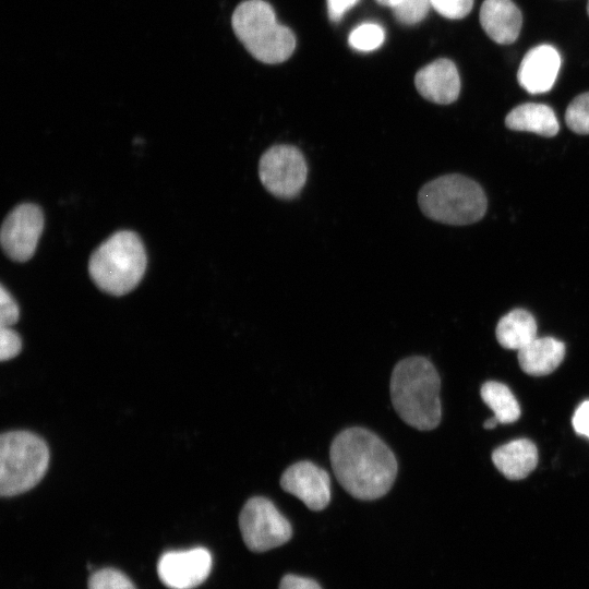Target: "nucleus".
I'll return each instance as SVG.
<instances>
[{"label": "nucleus", "mask_w": 589, "mask_h": 589, "mask_svg": "<svg viewBox=\"0 0 589 589\" xmlns=\"http://www.w3.org/2000/svg\"><path fill=\"white\" fill-rule=\"evenodd\" d=\"M567 127L577 134H589V92L576 96L565 112Z\"/></svg>", "instance_id": "nucleus-21"}, {"label": "nucleus", "mask_w": 589, "mask_h": 589, "mask_svg": "<svg viewBox=\"0 0 589 589\" xmlns=\"http://www.w3.org/2000/svg\"><path fill=\"white\" fill-rule=\"evenodd\" d=\"M505 125L515 131H526L551 137L560 124L553 109L543 104L527 103L515 107L505 118Z\"/></svg>", "instance_id": "nucleus-17"}, {"label": "nucleus", "mask_w": 589, "mask_h": 589, "mask_svg": "<svg viewBox=\"0 0 589 589\" xmlns=\"http://www.w3.org/2000/svg\"><path fill=\"white\" fill-rule=\"evenodd\" d=\"M280 486L314 512L324 509L330 502L328 472L309 460L289 466L280 477Z\"/></svg>", "instance_id": "nucleus-11"}, {"label": "nucleus", "mask_w": 589, "mask_h": 589, "mask_svg": "<svg viewBox=\"0 0 589 589\" xmlns=\"http://www.w3.org/2000/svg\"><path fill=\"white\" fill-rule=\"evenodd\" d=\"M561 67L558 51L550 45L530 49L524 57L517 73L518 83L530 94L549 92Z\"/></svg>", "instance_id": "nucleus-12"}, {"label": "nucleus", "mask_w": 589, "mask_h": 589, "mask_svg": "<svg viewBox=\"0 0 589 589\" xmlns=\"http://www.w3.org/2000/svg\"><path fill=\"white\" fill-rule=\"evenodd\" d=\"M259 177L265 190L275 197L296 199L308 178L305 157L294 145H273L259 160Z\"/></svg>", "instance_id": "nucleus-7"}, {"label": "nucleus", "mask_w": 589, "mask_h": 589, "mask_svg": "<svg viewBox=\"0 0 589 589\" xmlns=\"http://www.w3.org/2000/svg\"><path fill=\"white\" fill-rule=\"evenodd\" d=\"M385 32L375 23H363L349 34V45L359 51H372L382 46Z\"/></svg>", "instance_id": "nucleus-20"}, {"label": "nucleus", "mask_w": 589, "mask_h": 589, "mask_svg": "<svg viewBox=\"0 0 589 589\" xmlns=\"http://www.w3.org/2000/svg\"><path fill=\"white\" fill-rule=\"evenodd\" d=\"M22 340L12 328L0 326V360L7 361L20 353Z\"/></svg>", "instance_id": "nucleus-25"}, {"label": "nucleus", "mask_w": 589, "mask_h": 589, "mask_svg": "<svg viewBox=\"0 0 589 589\" xmlns=\"http://www.w3.org/2000/svg\"><path fill=\"white\" fill-rule=\"evenodd\" d=\"M44 229V215L35 204L13 208L2 223L0 240L4 253L15 262H26L35 253Z\"/></svg>", "instance_id": "nucleus-9"}, {"label": "nucleus", "mask_w": 589, "mask_h": 589, "mask_svg": "<svg viewBox=\"0 0 589 589\" xmlns=\"http://www.w3.org/2000/svg\"><path fill=\"white\" fill-rule=\"evenodd\" d=\"M377 3H380L381 5H385V7H389L392 9H394L400 0H375Z\"/></svg>", "instance_id": "nucleus-31"}, {"label": "nucleus", "mask_w": 589, "mask_h": 589, "mask_svg": "<svg viewBox=\"0 0 589 589\" xmlns=\"http://www.w3.org/2000/svg\"><path fill=\"white\" fill-rule=\"evenodd\" d=\"M421 212L430 219L446 225H469L486 212V196L473 180L450 173L426 182L418 193Z\"/></svg>", "instance_id": "nucleus-4"}, {"label": "nucleus", "mask_w": 589, "mask_h": 589, "mask_svg": "<svg viewBox=\"0 0 589 589\" xmlns=\"http://www.w3.org/2000/svg\"><path fill=\"white\" fill-rule=\"evenodd\" d=\"M498 424V421L495 417L489 418L483 423L484 429H494Z\"/></svg>", "instance_id": "nucleus-30"}, {"label": "nucleus", "mask_w": 589, "mask_h": 589, "mask_svg": "<svg viewBox=\"0 0 589 589\" xmlns=\"http://www.w3.org/2000/svg\"><path fill=\"white\" fill-rule=\"evenodd\" d=\"M279 589H322L320 585L310 578L296 575H286L283 577Z\"/></svg>", "instance_id": "nucleus-28"}, {"label": "nucleus", "mask_w": 589, "mask_h": 589, "mask_svg": "<svg viewBox=\"0 0 589 589\" xmlns=\"http://www.w3.org/2000/svg\"><path fill=\"white\" fill-rule=\"evenodd\" d=\"M537 446L528 438L510 441L492 453L497 470L509 480L526 478L538 465Z\"/></svg>", "instance_id": "nucleus-15"}, {"label": "nucleus", "mask_w": 589, "mask_h": 589, "mask_svg": "<svg viewBox=\"0 0 589 589\" xmlns=\"http://www.w3.org/2000/svg\"><path fill=\"white\" fill-rule=\"evenodd\" d=\"M231 25L245 49L263 63H280L296 48L293 33L277 22L273 8L263 0L241 2L232 13Z\"/></svg>", "instance_id": "nucleus-5"}, {"label": "nucleus", "mask_w": 589, "mask_h": 589, "mask_svg": "<svg viewBox=\"0 0 589 589\" xmlns=\"http://www.w3.org/2000/svg\"><path fill=\"white\" fill-rule=\"evenodd\" d=\"M495 335L502 347L518 351L537 338V322L527 310L514 309L501 317Z\"/></svg>", "instance_id": "nucleus-18"}, {"label": "nucleus", "mask_w": 589, "mask_h": 589, "mask_svg": "<svg viewBox=\"0 0 589 589\" xmlns=\"http://www.w3.org/2000/svg\"><path fill=\"white\" fill-rule=\"evenodd\" d=\"M359 0H327V12L330 21L338 22L344 14Z\"/></svg>", "instance_id": "nucleus-29"}, {"label": "nucleus", "mask_w": 589, "mask_h": 589, "mask_svg": "<svg viewBox=\"0 0 589 589\" xmlns=\"http://www.w3.org/2000/svg\"><path fill=\"white\" fill-rule=\"evenodd\" d=\"M146 252L136 233L121 230L111 235L91 255L89 275L103 291L123 296L141 281L146 269Z\"/></svg>", "instance_id": "nucleus-3"}, {"label": "nucleus", "mask_w": 589, "mask_h": 589, "mask_svg": "<svg viewBox=\"0 0 589 589\" xmlns=\"http://www.w3.org/2000/svg\"><path fill=\"white\" fill-rule=\"evenodd\" d=\"M482 400L494 412L498 423L517 421L521 414L520 406L512 390L496 381L485 382L480 389Z\"/></svg>", "instance_id": "nucleus-19"}, {"label": "nucleus", "mask_w": 589, "mask_h": 589, "mask_svg": "<svg viewBox=\"0 0 589 589\" xmlns=\"http://www.w3.org/2000/svg\"><path fill=\"white\" fill-rule=\"evenodd\" d=\"M212 555L205 548L164 553L157 564L160 581L170 589H193L206 580Z\"/></svg>", "instance_id": "nucleus-10"}, {"label": "nucleus", "mask_w": 589, "mask_h": 589, "mask_svg": "<svg viewBox=\"0 0 589 589\" xmlns=\"http://www.w3.org/2000/svg\"><path fill=\"white\" fill-rule=\"evenodd\" d=\"M49 449L28 431H10L0 437V494L14 496L33 489L45 476Z\"/></svg>", "instance_id": "nucleus-6"}, {"label": "nucleus", "mask_w": 589, "mask_h": 589, "mask_svg": "<svg viewBox=\"0 0 589 589\" xmlns=\"http://www.w3.org/2000/svg\"><path fill=\"white\" fill-rule=\"evenodd\" d=\"M565 357V344L553 337H537L518 350L520 369L533 376L548 375Z\"/></svg>", "instance_id": "nucleus-16"}, {"label": "nucleus", "mask_w": 589, "mask_h": 589, "mask_svg": "<svg viewBox=\"0 0 589 589\" xmlns=\"http://www.w3.org/2000/svg\"><path fill=\"white\" fill-rule=\"evenodd\" d=\"M431 7V0H400L393 11L399 23L413 25L426 16Z\"/></svg>", "instance_id": "nucleus-23"}, {"label": "nucleus", "mask_w": 589, "mask_h": 589, "mask_svg": "<svg viewBox=\"0 0 589 589\" xmlns=\"http://www.w3.org/2000/svg\"><path fill=\"white\" fill-rule=\"evenodd\" d=\"M414 85L423 98L440 105L454 103L460 92L458 71L448 59H437L420 69Z\"/></svg>", "instance_id": "nucleus-13"}, {"label": "nucleus", "mask_w": 589, "mask_h": 589, "mask_svg": "<svg viewBox=\"0 0 589 589\" xmlns=\"http://www.w3.org/2000/svg\"><path fill=\"white\" fill-rule=\"evenodd\" d=\"M20 310L19 305L4 288L0 287V326L10 327L19 321Z\"/></svg>", "instance_id": "nucleus-26"}, {"label": "nucleus", "mask_w": 589, "mask_h": 589, "mask_svg": "<svg viewBox=\"0 0 589 589\" xmlns=\"http://www.w3.org/2000/svg\"><path fill=\"white\" fill-rule=\"evenodd\" d=\"M239 527L245 545L253 552H265L288 542L292 536L290 522L264 496H253L243 505Z\"/></svg>", "instance_id": "nucleus-8"}, {"label": "nucleus", "mask_w": 589, "mask_h": 589, "mask_svg": "<svg viewBox=\"0 0 589 589\" xmlns=\"http://www.w3.org/2000/svg\"><path fill=\"white\" fill-rule=\"evenodd\" d=\"M432 8L447 19H462L472 9L473 0H431Z\"/></svg>", "instance_id": "nucleus-24"}, {"label": "nucleus", "mask_w": 589, "mask_h": 589, "mask_svg": "<svg viewBox=\"0 0 589 589\" xmlns=\"http://www.w3.org/2000/svg\"><path fill=\"white\" fill-rule=\"evenodd\" d=\"M440 375L429 359L412 356L395 364L389 383L390 399L406 424L420 431H430L440 424Z\"/></svg>", "instance_id": "nucleus-2"}, {"label": "nucleus", "mask_w": 589, "mask_h": 589, "mask_svg": "<svg viewBox=\"0 0 589 589\" xmlns=\"http://www.w3.org/2000/svg\"><path fill=\"white\" fill-rule=\"evenodd\" d=\"M479 16L486 35L497 44H512L520 33L521 12L512 0H484Z\"/></svg>", "instance_id": "nucleus-14"}, {"label": "nucleus", "mask_w": 589, "mask_h": 589, "mask_svg": "<svg viewBox=\"0 0 589 589\" xmlns=\"http://www.w3.org/2000/svg\"><path fill=\"white\" fill-rule=\"evenodd\" d=\"M587 13L589 15V0H588V3H587Z\"/></svg>", "instance_id": "nucleus-32"}, {"label": "nucleus", "mask_w": 589, "mask_h": 589, "mask_svg": "<svg viewBox=\"0 0 589 589\" xmlns=\"http://www.w3.org/2000/svg\"><path fill=\"white\" fill-rule=\"evenodd\" d=\"M88 589H136L133 582L120 570L103 568L95 572L88 580Z\"/></svg>", "instance_id": "nucleus-22"}, {"label": "nucleus", "mask_w": 589, "mask_h": 589, "mask_svg": "<svg viewBox=\"0 0 589 589\" xmlns=\"http://www.w3.org/2000/svg\"><path fill=\"white\" fill-rule=\"evenodd\" d=\"M575 432L589 438V399L581 401L572 418Z\"/></svg>", "instance_id": "nucleus-27"}, {"label": "nucleus", "mask_w": 589, "mask_h": 589, "mask_svg": "<svg viewBox=\"0 0 589 589\" xmlns=\"http://www.w3.org/2000/svg\"><path fill=\"white\" fill-rule=\"evenodd\" d=\"M329 459L339 484L361 501L384 496L398 472L392 449L374 432L361 426L345 429L335 436Z\"/></svg>", "instance_id": "nucleus-1"}]
</instances>
